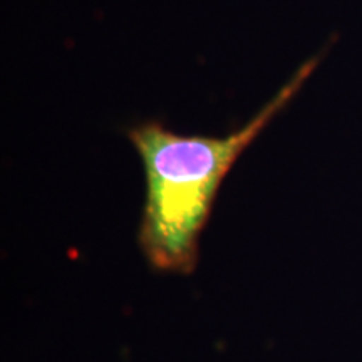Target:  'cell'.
Returning <instances> with one entry per match:
<instances>
[{
  "label": "cell",
  "instance_id": "1",
  "mask_svg": "<svg viewBox=\"0 0 362 362\" xmlns=\"http://www.w3.org/2000/svg\"><path fill=\"white\" fill-rule=\"evenodd\" d=\"M315 64L302 66L248 123L226 136L178 134L155 119L128 129L146 183L138 240L153 269L178 275L194 272L202 232L226 175L292 101Z\"/></svg>",
  "mask_w": 362,
  "mask_h": 362
}]
</instances>
